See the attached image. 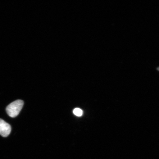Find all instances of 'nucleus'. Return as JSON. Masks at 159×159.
<instances>
[{"mask_svg":"<svg viewBox=\"0 0 159 159\" xmlns=\"http://www.w3.org/2000/svg\"><path fill=\"white\" fill-rule=\"evenodd\" d=\"M11 130V125L3 119H0V135L6 138L9 136Z\"/></svg>","mask_w":159,"mask_h":159,"instance_id":"obj_2","label":"nucleus"},{"mask_svg":"<svg viewBox=\"0 0 159 159\" xmlns=\"http://www.w3.org/2000/svg\"><path fill=\"white\" fill-rule=\"evenodd\" d=\"M24 105L23 101L17 100L11 103L6 108L7 114L11 118H15L19 114Z\"/></svg>","mask_w":159,"mask_h":159,"instance_id":"obj_1","label":"nucleus"},{"mask_svg":"<svg viewBox=\"0 0 159 159\" xmlns=\"http://www.w3.org/2000/svg\"><path fill=\"white\" fill-rule=\"evenodd\" d=\"M158 70H159V68L158 69Z\"/></svg>","mask_w":159,"mask_h":159,"instance_id":"obj_4","label":"nucleus"},{"mask_svg":"<svg viewBox=\"0 0 159 159\" xmlns=\"http://www.w3.org/2000/svg\"><path fill=\"white\" fill-rule=\"evenodd\" d=\"M73 114L77 116H81L83 114V111L79 108H76L73 111Z\"/></svg>","mask_w":159,"mask_h":159,"instance_id":"obj_3","label":"nucleus"}]
</instances>
